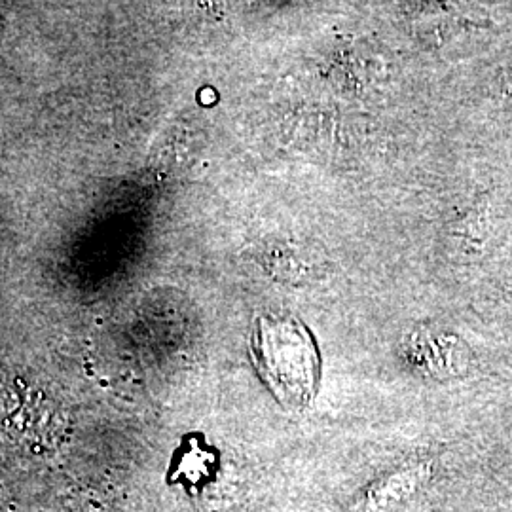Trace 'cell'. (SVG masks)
<instances>
[{"label": "cell", "mask_w": 512, "mask_h": 512, "mask_svg": "<svg viewBox=\"0 0 512 512\" xmlns=\"http://www.w3.org/2000/svg\"><path fill=\"white\" fill-rule=\"evenodd\" d=\"M253 357L264 382L287 406L311 403L319 380V355L310 332L291 317H260L253 334Z\"/></svg>", "instance_id": "cell-1"}, {"label": "cell", "mask_w": 512, "mask_h": 512, "mask_svg": "<svg viewBox=\"0 0 512 512\" xmlns=\"http://www.w3.org/2000/svg\"><path fill=\"white\" fill-rule=\"evenodd\" d=\"M429 471L423 467L404 469L370 486L351 512H399L416 494Z\"/></svg>", "instance_id": "cell-2"}]
</instances>
